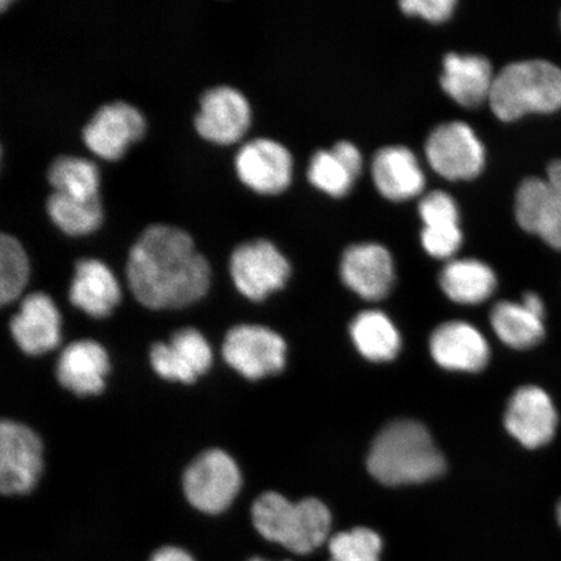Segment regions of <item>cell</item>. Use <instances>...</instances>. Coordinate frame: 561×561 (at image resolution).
<instances>
[{
    "label": "cell",
    "instance_id": "1",
    "mask_svg": "<svg viewBox=\"0 0 561 561\" xmlns=\"http://www.w3.org/2000/svg\"><path fill=\"white\" fill-rule=\"evenodd\" d=\"M126 278L140 305L174 310L206 296L209 265L186 231L152 224L130 248Z\"/></svg>",
    "mask_w": 561,
    "mask_h": 561
},
{
    "label": "cell",
    "instance_id": "2",
    "mask_svg": "<svg viewBox=\"0 0 561 561\" xmlns=\"http://www.w3.org/2000/svg\"><path fill=\"white\" fill-rule=\"evenodd\" d=\"M367 466L383 485L401 486L437 479L444 473L446 461L424 425L401 420L378 433Z\"/></svg>",
    "mask_w": 561,
    "mask_h": 561
},
{
    "label": "cell",
    "instance_id": "3",
    "mask_svg": "<svg viewBox=\"0 0 561 561\" xmlns=\"http://www.w3.org/2000/svg\"><path fill=\"white\" fill-rule=\"evenodd\" d=\"M489 103L503 122L556 112L561 108V68L542 59L511 62L495 76Z\"/></svg>",
    "mask_w": 561,
    "mask_h": 561
},
{
    "label": "cell",
    "instance_id": "4",
    "mask_svg": "<svg viewBox=\"0 0 561 561\" xmlns=\"http://www.w3.org/2000/svg\"><path fill=\"white\" fill-rule=\"evenodd\" d=\"M252 523L268 541L305 556L327 541L332 516L314 497L291 503L278 493H265L252 506Z\"/></svg>",
    "mask_w": 561,
    "mask_h": 561
},
{
    "label": "cell",
    "instance_id": "5",
    "mask_svg": "<svg viewBox=\"0 0 561 561\" xmlns=\"http://www.w3.org/2000/svg\"><path fill=\"white\" fill-rule=\"evenodd\" d=\"M242 477L237 462L227 453H203L186 469L184 491L187 501L205 514L217 515L233 503Z\"/></svg>",
    "mask_w": 561,
    "mask_h": 561
},
{
    "label": "cell",
    "instance_id": "6",
    "mask_svg": "<svg viewBox=\"0 0 561 561\" xmlns=\"http://www.w3.org/2000/svg\"><path fill=\"white\" fill-rule=\"evenodd\" d=\"M230 276L245 298L261 301L283 289L290 277V264L270 241L243 242L231 252Z\"/></svg>",
    "mask_w": 561,
    "mask_h": 561
},
{
    "label": "cell",
    "instance_id": "7",
    "mask_svg": "<svg viewBox=\"0 0 561 561\" xmlns=\"http://www.w3.org/2000/svg\"><path fill=\"white\" fill-rule=\"evenodd\" d=\"M427 161L447 180H472L485 167V147L466 123L453 122L437 126L426 140Z\"/></svg>",
    "mask_w": 561,
    "mask_h": 561
},
{
    "label": "cell",
    "instance_id": "8",
    "mask_svg": "<svg viewBox=\"0 0 561 561\" xmlns=\"http://www.w3.org/2000/svg\"><path fill=\"white\" fill-rule=\"evenodd\" d=\"M44 468V446L31 427L3 421L0 425V491L4 495L31 493Z\"/></svg>",
    "mask_w": 561,
    "mask_h": 561
},
{
    "label": "cell",
    "instance_id": "9",
    "mask_svg": "<svg viewBox=\"0 0 561 561\" xmlns=\"http://www.w3.org/2000/svg\"><path fill=\"white\" fill-rule=\"evenodd\" d=\"M222 356L238 374L249 380H261L284 369L286 343L268 328L238 325L228 332Z\"/></svg>",
    "mask_w": 561,
    "mask_h": 561
},
{
    "label": "cell",
    "instance_id": "10",
    "mask_svg": "<svg viewBox=\"0 0 561 561\" xmlns=\"http://www.w3.org/2000/svg\"><path fill=\"white\" fill-rule=\"evenodd\" d=\"M559 413L547 392L535 385L523 386L511 397L504 426L518 444L530 450L549 445L556 437Z\"/></svg>",
    "mask_w": 561,
    "mask_h": 561
},
{
    "label": "cell",
    "instance_id": "11",
    "mask_svg": "<svg viewBox=\"0 0 561 561\" xmlns=\"http://www.w3.org/2000/svg\"><path fill=\"white\" fill-rule=\"evenodd\" d=\"M142 114L131 104L116 101L101 105L82 130L90 151L107 160L123 157L126 147L144 136Z\"/></svg>",
    "mask_w": 561,
    "mask_h": 561
},
{
    "label": "cell",
    "instance_id": "12",
    "mask_svg": "<svg viewBox=\"0 0 561 561\" xmlns=\"http://www.w3.org/2000/svg\"><path fill=\"white\" fill-rule=\"evenodd\" d=\"M251 123V108L248 100L231 87L209 89L201 98V110L194 125L199 135L219 145H230L240 140Z\"/></svg>",
    "mask_w": 561,
    "mask_h": 561
},
{
    "label": "cell",
    "instance_id": "13",
    "mask_svg": "<svg viewBox=\"0 0 561 561\" xmlns=\"http://www.w3.org/2000/svg\"><path fill=\"white\" fill-rule=\"evenodd\" d=\"M234 165L238 178L256 193L278 194L291 181L290 152L270 138H256L244 144L237 152Z\"/></svg>",
    "mask_w": 561,
    "mask_h": 561
},
{
    "label": "cell",
    "instance_id": "14",
    "mask_svg": "<svg viewBox=\"0 0 561 561\" xmlns=\"http://www.w3.org/2000/svg\"><path fill=\"white\" fill-rule=\"evenodd\" d=\"M341 277L363 299L381 300L394 285V262L381 244H354L342 256Z\"/></svg>",
    "mask_w": 561,
    "mask_h": 561
},
{
    "label": "cell",
    "instance_id": "15",
    "mask_svg": "<svg viewBox=\"0 0 561 561\" xmlns=\"http://www.w3.org/2000/svg\"><path fill=\"white\" fill-rule=\"evenodd\" d=\"M152 368L170 381L192 383L213 364V350L203 334L186 328L175 332L168 343L159 342L150 353Z\"/></svg>",
    "mask_w": 561,
    "mask_h": 561
},
{
    "label": "cell",
    "instance_id": "16",
    "mask_svg": "<svg viewBox=\"0 0 561 561\" xmlns=\"http://www.w3.org/2000/svg\"><path fill=\"white\" fill-rule=\"evenodd\" d=\"M515 216L525 231L561 250V192L549 181L529 178L522 182L515 198Z\"/></svg>",
    "mask_w": 561,
    "mask_h": 561
},
{
    "label": "cell",
    "instance_id": "17",
    "mask_svg": "<svg viewBox=\"0 0 561 561\" xmlns=\"http://www.w3.org/2000/svg\"><path fill=\"white\" fill-rule=\"evenodd\" d=\"M60 329L59 310L45 293L25 297L19 313L11 320L13 340L27 355H42L58 347Z\"/></svg>",
    "mask_w": 561,
    "mask_h": 561
},
{
    "label": "cell",
    "instance_id": "18",
    "mask_svg": "<svg viewBox=\"0 0 561 561\" xmlns=\"http://www.w3.org/2000/svg\"><path fill=\"white\" fill-rule=\"evenodd\" d=\"M431 353L433 359L448 370L480 371L490 359L485 336L462 321L438 327L431 336Z\"/></svg>",
    "mask_w": 561,
    "mask_h": 561
},
{
    "label": "cell",
    "instance_id": "19",
    "mask_svg": "<svg viewBox=\"0 0 561 561\" xmlns=\"http://www.w3.org/2000/svg\"><path fill=\"white\" fill-rule=\"evenodd\" d=\"M371 178L385 198L402 202L423 193L425 175L415 153L404 146L378 150L371 163Z\"/></svg>",
    "mask_w": 561,
    "mask_h": 561
},
{
    "label": "cell",
    "instance_id": "20",
    "mask_svg": "<svg viewBox=\"0 0 561 561\" xmlns=\"http://www.w3.org/2000/svg\"><path fill=\"white\" fill-rule=\"evenodd\" d=\"M110 371L107 351L95 341H77L62 351L56 376L77 396H95L104 389Z\"/></svg>",
    "mask_w": 561,
    "mask_h": 561
},
{
    "label": "cell",
    "instance_id": "21",
    "mask_svg": "<svg viewBox=\"0 0 561 561\" xmlns=\"http://www.w3.org/2000/svg\"><path fill=\"white\" fill-rule=\"evenodd\" d=\"M122 299L121 286L114 273L98 259H80L69 289L70 304L91 318L108 316Z\"/></svg>",
    "mask_w": 561,
    "mask_h": 561
},
{
    "label": "cell",
    "instance_id": "22",
    "mask_svg": "<svg viewBox=\"0 0 561 561\" xmlns=\"http://www.w3.org/2000/svg\"><path fill=\"white\" fill-rule=\"evenodd\" d=\"M494 80L493 67L483 56L446 55L440 85L456 103L477 107L489 101Z\"/></svg>",
    "mask_w": 561,
    "mask_h": 561
},
{
    "label": "cell",
    "instance_id": "23",
    "mask_svg": "<svg viewBox=\"0 0 561 561\" xmlns=\"http://www.w3.org/2000/svg\"><path fill=\"white\" fill-rule=\"evenodd\" d=\"M545 313L535 310L525 301L503 300L491 311L494 332L504 345L516 350H528L539 345L546 334Z\"/></svg>",
    "mask_w": 561,
    "mask_h": 561
},
{
    "label": "cell",
    "instance_id": "24",
    "mask_svg": "<svg viewBox=\"0 0 561 561\" xmlns=\"http://www.w3.org/2000/svg\"><path fill=\"white\" fill-rule=\"evenodd\" d=\"M439 285L455 304L480 305L493 296L496 277L485 263L476 259H458L442 270Z\"/></svg>",
    "mask_w": 561,
    "mask_h": 561
},
{
    "label": "cell",
    "instance_id": "25",
    "mask_svg": "<svg viewBox=\"0 0 561 561\" xmlns=\"http://www.w3.org/2000/svg\"><path fill=\"white\" fill-rule=\"evenodd\" d=\"M359 353L370 362H390L401 350V335L394 324L380 311H364L350 328Z\"/></svg>",
    "mask_w": 561,
    "mask_h": 561
},
{
    "label": "cell",
    "instance_id": "26",
    "mask_svg": "<svg viewBox=\"0 0 561 561\" xmlns=\"http://www.w3.org/2000/svg\"><path fill=\"white\" fill-rule=\"evenodd\" d=\"M46 208L55 226L68 236L89 234L101 226L103 219L100 196L82 199L54 192L48 196Z\"/></svg>",
    "mask_w": 561,
    "mask_h": 561
},
{
    "label": "cell",
    "instance_id": "27",
    "mask_svg": "<svg viewBox=\"0 0 561 561\" xmlns=\"http://www.w3.org/2000/svg\"><path fill=\"white\" fill-rule=\"evenodd\" d=\"M48 182L55 192L76 196V198L93 199L98 196L100 173L88 159L77 157L56 158L47 172Z\"/></svg>",
    "mask_w": 561,
    "mask_h": 561
},
{
    "label": "cell",
    "instance_id": "28",
    "mask_svg": "<svg viewBox=\"0 0 561 561\" xmlns=\"http://www.w3.org/2000/svg\"><path fill=\"white\" fill-rule=\"evenodd\" d=\"M30 261L23 245L7 233L0 234V301L9 305L19 298L30 279Z\"/></svg>",
    "mask_w": 561,
    "mask_h": 561
},
{
    "label": "cell",
    "instance_id": "29",
    "mask_svg": "<svg viewBox=\"0 0 561 561\" xmlns=\"http://www.w3.org/2000/svg\"><path fill=\"white\" fill-rule=\"evenodd\" d=\"M308 180L319 191L342 198L351 191L356 179L333 150H321L311 159Z\"/></svg>",
    "mask_w": 561,
    "mask_h": 561
},
{
    "label": "cell",
    "instance_id": "30",
    "mask_svg": "<svg viewBox=\"0 0 561 561\" xmlns=\"http://www.w3.org/2000/svg\"><path fill=\"white\" fill-rule=\"evenodd\" d=\"M382 539L375 530L355 528L329 541L331 561H381Z\"/></svg>",
    "mask_w": 561,
    "mask_h": 561
},
{
    "label": "cell",
    "instance_id": "31",
    "mask_svg": "<svg viewBox=\"0 0 561 561\" xmlns=\"http://www.w3.org/2000/svg\"><path fill=\"white\" fill-rule=\"evenodd\" d=\"M419 214L424 228L459 226V208L453 196L445 192H432L421 199Z\"/></svg>",
    "mask_w": 561,
    "mask_h": 561
},
{
    "label": "cell",
    "instance_id": "32",
    "mask_svg": "<svg viewBox=\"0 0 561 561\" xmlns=\"http://www.w3.org/2000/svg\"><path fill=\"white\" fill-rule=\"evenodd\" d=\"M462 234L459 226L444 228H424L421 231V243L433 257L448 259L460 249Z\"/></svg>",
    "mask_w": 561,
    "mask_h": 561
},
{
    "label": "cell",
    "instance_id": "33",
    "mask_svg": "<svg viewBox=\"0 0 561 561\" xmlns=\"http://www.w3.org/2000/svg\"><path fill=\"white\" fill-rule=\"evenodd\" d=\"M402 10L409 15H419L432 23H444L451 18L455 0H403Z\"/></svg>",
    "mask_w": 561,
    "mask_h": 561
},
{
    "label": "cell",
    "instance_id": "34",
    "mask_svg": "<svg viewBox=\"0 0 561 561\" xmlns=\"http://www.w3.org/2000/svg\"><path fill=\"white\" fill-rule=\"evenodd\" d=\"M332 150L342 160V163L347 167V170L355 175V179L359 178L363 168L359 149L354 144L347 142V140H341V142L333 146Z\"/></svg>",
    "mask_w": 561,
    "mask_h": 561
},
{
    "label": "cell",
    "instance_id": "35",
    "mask_svg": "<svg viewBox=\"0 0 561 561\" xmlns=\"http://www.w3.org/2000/svg\"><path fill=\"white\" fill-rule=\"evenodd\" d=\"M150 561H194V559L178 547H164L153 553Z\"/></svg>",
    "mask_w": 561,
    "mask_h": 561
},
{
    "label": "cell",
    "instance_id": "36",
    "mask_svg": "<svg viewBox=\"0 0 561 561\" xmlns=\"http://www.w3.org/2000/svg\"><path fill=\"white\" fill-rule=\"evenodd\" d=\"M546 180L557 191L561 192V159L551 161L550 165L547 167Z\"/></svg>",
    "mask_w": 561,
    "mask_h": 561
},
{
    "label": "cell",
    "instance_id": "37",
    "mask_svg": "<svg viewBox=\"0 0 561 561\" xmlns=\"http://www.w3.org/2000/svg\"><path fill=\"white\" fill-rule=\"evenodd\" d=\"M557 518H558L559 525L561 526V501L559 502L558 507H557Z\"/></svg>",
    "mask_w": 561,
    "mask_h": 561
},
{
    "label": "cell",
    "instance_id": "38",
    "mask_svg": "<svg viewBox=\"0 0 561 561\" xmlns=\"http://www.w3.org/2000/svg\"><path fill=\"white\" fill-rule=\"evenodd\" d=\"M250 561H265V560H263V559H252Z\"/></svg>",
    "mask_w": 561,
    "mask_h": 561
}]
</instances>
